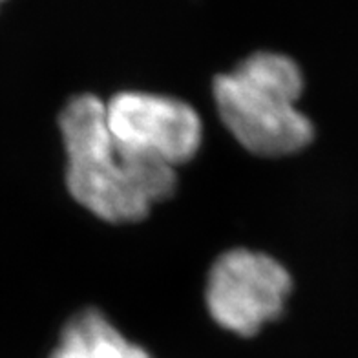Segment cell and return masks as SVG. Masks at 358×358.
<instances>
[{"label": "cell", "instance_id": "cell-1", "mask_svg": "<svg viewBox=\"0 0 358 358\" xmlns=\"http://www.w3.org/2000/svg\"><path fill=\"white\" fill-rule=\"evenodd\" d=\"M59 124L68 156V190L97 217L115 225L137 223L154 203L174 196V166L121 150L106 124V103L97 95L73 97Z\"/></svg>", "mask_w": 358, "mask_h": 358}, {"label": "cell", "instance_id": "cell-2", "mask_svg": "<svg viewBox=\"0 0 358 358\" xmlns=\"http://www.w3.org/2000/svg\"><path fill=\"white\" fill-rule=\"evenodd\" d=\"M302 92L296 62L271 52L247 57L213 85L223 124L243 148L262 157L292 156L313 143L311 119L296 108Z\"/></svg>", "mask_w": 358, "mask_h": 358}, {"label": "cell", "instance_id": "cell-3", "mask_svg": "<svg viewBox=\"0 0 358 358\" xmlns=\"http://www.w3.org/2000/svg\"><path fill=\"white\" fill-rule=\"evenodd\" d=\"M292 291V278L264 252L232 249L214 262L207 280V309L217 325L238 336H255L278 320Z\"/></svg>", "mask_w": 358, "mask_h": 358}, {"label": "cell", "instance_id": "cell-4", "mask_svg": "<svg viewBox=\"0 0 358 358\" xmlns=\"http://www.w3.org/2000/svg\"><path fill=\"white\" fill-rule=\"evenodd\" d=\"M106 124L121 150L178 169L203 141L198 112L183 101L146 92H121L106 103Z\"/></svg>", "mask_w": 358, "mask_h": 358}, {"label": "cell", "instance_id": "cell-5", "mask_svg": "<svg viewBox=\"0 0 358 358\" xmlns=\"http://www.w3.org/2000/svg\"><path fill=\"white\" fill-rule=\"evenodd\" d=\"M59 345L85 358H154L145 348L121 335L97 309H83L62 327Z\"/></svg>", "mask_w": 358, "mask_h": 358}, {"label": "cell", "instance_id": "cell-6", "mask_svg": "<svg viewBox=\"0 0 358 358\" xmlns=\"http://www.w3.org/2000/svg\"><path fill=\"white\" fill-rule=\"evenodd\" d=\"M50 358H85V357H80L79 353H76V351H73V349H70V348H64V345H57L55 351L50 355Z\"/></svg>", "mask_w": 358, "mask_h": 358}, {"label": "cell", "instance_id": "cell-7", "mask_svg": "<svg viewBox=\"0 0 358 358\" xmlns=\"http://www.w3.org/2000/svg\"><path fill=\"white\" fill-rule=\"evenodd\" d=\"M0 2H2V0H0Z\"/></svg>", "mask_w": 358, "mask_h": 358}]
</instances>
